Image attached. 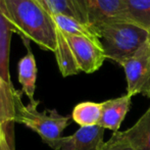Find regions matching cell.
Instances as JSON below:
<instances>
[{
    "mask_svg": "<svg viewBox=\"0 0 150 150\" xmlns=\"http://www.w3.org/2000/svg\"><path fill=\"white\" fill-rule=\"evenodd\" d=\"M106 58L120 65L148 40L149 31L128 21H115L97 28Z\"/></svg>",
    "mask_w": 150,
    "mask_h": 150,
    "instance_id": "7a4b0ae2",
    "label": "cell"
},
{
    "mask_svg": "<svg viewBox=\"0 0 150 150\" xmlns=\"http://www.w3.org/2000/svg\"><path fill=\"white\" fill-rule=\"evenodd\" d=\"M22 100V92L13 85L7 84L0 77V122L9 134L13 135V125L16 119V106Z\"/></svg>",
    "mask_w": 150,
    "mask_h": 150,
    "instance_id": "9c48e42d",
    "label": "cell"
},
{
    "mask_svg": "<svg viewBox=\"0 0 150 150\" xmlns=\"http://www.w3.org/2000/svg\"><path fill=\"white\" fill-rule=\"evenodd\" d=\"M148 39H149V42H150V31H149V38Z\"/></svg>",
    "mask_w": 150,
    "mask_h": 150,
    "instance_id": "ffe728a7",
    "label": "cell"
},
{
    "mask_svg": "<svg viewBox=\"0 0 150 150\" xmlns=\"http://www.w3.org/2000/svg\"><path fill=\"white\" fill-rule=\"evenodd\" d=\"M56 27L67 35L83 36L88 38H99V34L90 26L64 14H52ZM100 39V38H99Z\"/></svg>",
    "mask_w": 150,
    "mask_h": 150,
    "instance_id": "9a60e30c",
    "label": "cell"
},
{
    "mask_svg": "<svg viewBox=\"0 0 150 150\" xmlns=\"http://www.w3.org/2000/svg\"><path fill=\"white\" fill-rule=\"evenodd\" d=\"M13 28L4 18L0 9V77L7 84L12 85L9 74V55H10V41Z\"/></svg>",
    "mask_w": 150,
    "mask_h": 150,
    "instance_id": "4fadbf2b",
    "label": "cell"
},
{
    "mask_svg": "<svg viewBox=\"0 0 150 150\" xmlns=\"http://www.w3.org/2000/svg\"><path fill=\"white\" fill-rule=\"evenodd\" d=\"M100 150H134L122 132H113L107 142L104 143Z\"/></svg>",
    "mask_w": 150,
    "mask_h": 150,
    "instance_id": "ac0fdd59",
    "label": "cell"
},
{
    "mask_svg": "<svg viewBox=\"0 0 150 150\" xmlns=\"http://www.w3.org/2000/svg\"><path fill=\"white\" fill-rule=\"evenodd\" d=\"M102 112L98 126L108 129L113 132H119L120 125L128 115L132 105V96L126 94L122 96L111 98L101 102Z\"/></svg>",
    "mask_w": 150,
    "mask_h": 150,
    "instance_id": "ba28073f",
    "label": "cell"
},
{
    "mask_svg": "<svg viewBox=\"0 0 150 150\" xmlns=\"http://www.w3.org/2000/svg\"><path fill=\"white\" fill-rule=\"evenodd\" d=\"M126 74L127 94H141L150 98V42L149 39L132 56L120 64Z\"/></svg>",
    "mask_w": 150,
    "mask_h": 150,
    "instance_id": "5b68a950",
    "label": "cell"
},
{
    "mask_svg": "<svg viewBox=\"0 0 150 150\" xmlns=\"http://www.w3.org/2000/svg\"><path fill=\"white\" fill-rule=\"evenodd\" d=\"M122 133L134 150H150V106L134 126Z\"/></svg>",
    "mask_w": 150,
    "mask_h": 150,
    "instance_id": "7c38bea8",
    "label": "cell"
},
{
    "mask_svg": "<svg viewBox=\"0 0 150 150\" xmlns=\"http://www.w3.org/2000/svg\"><path fill=\"white\" fill-rule=\"evenodd\" d=\"M39 1L51 14H64L78 20L71 0H39Z\"/></svg>",
    "mask_w": 150,
    "mask_h": 150,
    "instance_id": "e0dca14e",
    "label": "cell"
},
{
    "mask_svg": "<svg viewBox=\"0 0 150 150\" xmlns=\"http://www.w3.org/2000/svg\"><path fill=\"white\" fill-rule=\"evenodd\" d=\"M39 104L25 105L23 101H18L16 106L14 122L22 124L31 129L41 137L42 141L50 148L56 150L57 143L61 138V134L69 125L71 117L61 115L56 109H37Z\"/></svg>",
    "mask_w": 150,
    "mask_h": 150,
    "instance_id": "3957f363",
    "label": "cell"
},
{
    "mask_svg": "<svg viewBox=\"0 0 150 150\" xmlns=\"http://www.w3.org/2000/svg\"><path fill=\"white\" fill-rule=\"evenodd\" d=\"M102 112V104L92 101H84L77 104L73 109L71 119L80 127L98 126Z\"/></svg>",
    "mask_w": 150,
    "mask_h": 150,
    "instance_id": "5bb4252c",
    "label": "cell"
},
{
    "mask_svg": "<svg viewBox=\"0 0 150 150\" xmlns=\"http://www.w3.org/2000/svg\"><path fill=\"white\" fill-rule=\"evenodd\" d=\"M0 150H16L14 136L9 134V132L1 122H0Z\"/></svg>",
    "mask_w": 150,
    "mask_h": 150,
    "instance_id": "d6986e66",
    "label": "cell"
},
{
    "mask_svg": "<svg viewBox=\"0 0 150 150\" xmlns=\"http://www.w3.org/2000/svg\"><path fill=\"white\" fill-rule=\"evenodd\" d=\"M54 53L58 69L62 77L75 76L81 73L64 33L61 32L57 27H56V48Z\"/></svg>",
    "mask_w": 150,
    "mask_h": 150,
    "instance_id": "8fae6325",
    "label": "cell"
},
{
    "mask_svg": "<svg viewBox=\"0 0 150 150\" xmlns=\"http://www.w3.org/2000/svg\"><path fill=\"white\" fill-rule=\"evenodd\" d=\"M4 18L24 42H35L41 49L55 51L56 25L39 0H0Z\"/></svg>",
    "mask_w": 150,
    "mask_h": 150,
    "instance_id": "6da1fadb",
    "label": "cell"
},
{
    "mask_svg": "<svg viewBox=\"0 0 150 150\" xmlns=\"http://www.w3.org/2000/svg\"><path fill=\"white\" fill-rule=\"evenodd\" d=\"M104 130L100 126L80 127L71 136L61 137L56 150H100L105 143Z\"/></svg>",
    "mask_w": 150,
    "mask_h": 150,
    "instance_id": "52a82bcc",
    "label": "cell"
},
{
    "mask_svg": "<svg viewBox=\"0 0 150 150\" xmlns=\"http://www.w3.org/2000/svg\"><path fill=\"white\" fill-rule=\"evenodd\" d=\"M64 35L71 48L80 71L93 74L102 67L106 59V54L99 38Z\"/></svg>",
    "mask_w": 150,
    "mask_h": 150,
    "instance_id": "8992f818",
    "label": "cell"
},
{
    "mask_svg": "<svg viewBox=\"0 0 150 150\" xmlns=\"http://www.w3.org/2000/svg\"><path fill=\"white\" fill-rule=\"evenodd\" d=\"M27 54L20 59L18 63V82L22 85V93L30 100L31 104H40V101L35 100L36 81H37V63L35 56L31 51L30 46L26 45Z\"/></svg>",
    "mask_w": 150,
    "mask_h": 150,
    "instance_id": "30bf717a",
    "label": "cell"
},
{
    "mask_svg": "<svg viewBox=\"0 0 150 150\" xmlns=\"http://www.w3.org/2000/svg\"><path fill=\"white\" fill-rule=\"evenodd\" d=\"M124 3L127 20L150 31V0H124Z\"/></svg>",
    "mask_w": 150,
    "mask_h": 150,
    "instance_id": "2e32d148",
    "label": "cell"
},
{
    "mask_svg": "<svg viewBox=\"0 0 150 150\" xmlns=\"http://www.w3.org/2000/svg\"><path fill=\"white\" fill-rule=\"evenodd\" d=\"M71 2L78 20L96 31L106 23L128 21L124 0H71Z\"/></svg>",
    "mask_w": 150,
    "mask_h": 150,
    "instance_id": "277c9868",
    "label": "cell"
}]
</instances>
